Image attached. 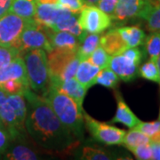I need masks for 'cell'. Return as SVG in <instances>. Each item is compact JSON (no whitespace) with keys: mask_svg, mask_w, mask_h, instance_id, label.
<instances>
[{"mask_svg":"<svg viewBox=\"0 0 160 160\" xmlns=\"http://www.w3.org/2000/svg\"><path fill=\"white\" fill-rule=\"evenodd\" d=\"M27 104L25 128L39 147L48 152H68L74 149L79 141L47 104L45 99L30 88L23 93Z\"/></svg>","mask_w":160,"mask_h":160,"instance_id":"6da1fadb","label":"cell"},{"mask_svg":"<svg viewBox=\"0 0 160 160\" xmlns=\"http://www.w3.org/2000/svg\"><path fill=\"white\" fill-rule=\"evenodd\" d=\"M41 96L45 99L58 118L69 129L74 137L79 142L83 140L85 121L82 114L83 111L80 110L77 103L52 83Z\"/></svg>","mask_w":160,"mask_h":160,"instance_id":"7a4b0ae2","label":"cell"},{"mask_svg":"<svg viewBox=\"0 0 160 160\" xmlns=\"http://www.w3.org/2000/svg\"><path fill=\"white\" fill-rule=\"evenodd\" d=\"M24 62L27 70L29 87L41 95L50 85V74L46 52L33 49L24 53Z\"/></svg>","mask_w":160,"mask_h":160,"instance_id":"3957f363","label":"cell"},{"mask_svg":"<svg viewBox=\"0 0 160 160\" xmlns=\"http://www.w3.org/2000/svg\"><path fill=\"white\" fill-rule=\"evenodd\" d=\"M50 79L66 80L75 78L80 61L77 52L53 49L48 53Z\"/></svg>","mask_w":160,"mask_h":160,"instance_id":"277c9868","label":"cell"},{"mask_svg":"<svg viewBox=\"0 0 160 160\" xmlns=\"http://www.w3.org/2000/svg\"><path fill=\"white\" fill-rule=\"evenodd\" d=\"M33 49H43L51 52L53 48L46 32V26L38 22L35 19H30L20 38L18 50L22 55L26 52Z\"/></svg>","mask_w":160,"mask_h":160,"instance_id":"5b68a950","label":"cell"},{"mask_svg":"<svg viewBox=\"0 0 160 160\" xmlns=\"http://www.w3.org/2000/svg\"><path fill=\"white\" fill-rule=\"evenodd\" d=\"M84 121L86 129L92 138L106 145H120L123 142L126 132L110 126L109 124L100 122L92 118L91 116L84 112Z\"/></svg>","mask_w":160,"mask_h":160,"instance_id":"8992f818","label":"cell"},{"mask_svg":"<svg viewBox=\"0 0 160 160\" xmlns=\"http://www.w3.org/2000/svg\"><path fill=\"white\" fill-rule=\"evenodd\" d=\"M30 19H23L12 12L0 18V46L18 49L20 38Z\"/></svg>","mask_w":160,"mask_h":160,"instance_id":"52a82bcc","label":"cell"},{"mask_svg":"<svg viewBox=\"0 0 160 160\" xmlns=\"http://www.w3.org/2000/svg\"><path fill=\"white\" fill-rule=\"evenodd\" d=\"M78 23L88 33L99 34L111 26L112 18L97 6L86 5L79 12Z\"/></svg>","mask_w":160,"mask_h":160,"instance_id":"ba28073f","label":"cell"},{"mask_svg":"<svg viewBox=\"0 0 160 160\" xmlns=\"http://www.w3.org/2000/svg\"><path fill=\"white\" fill-rule=\"evenodd\" d=\"M73 14L58 4H38L34 19L36 22L50 28L52 25L64 21Z\"/></svg>","mask_w":160,"mask_h":160,"instance_id":"9c48e42d","label":"cell"},{"mask_svg":"<svg viewBox=\"0 0 160 160\" xmlns=\"http://www.w3.org/2000/svg\"><path fill=\"white\" fill-rule=\"evenodd\" d=\"M7 93L0 89V118L7 132H9L12 140L16 138L22 137L23 134L21 132L18 126L16 116L12 105L7 100Z\"/></svg>","mask_w":160,"mask_h":160,"instance_id":"30bf717a","label":"cell"},{"mask_svg":"<svg viewBox=\"0 0 160 160\" xmlns=\"http://www.w3.org/2000/svg\"><path fill=\"white\" fill-rule=\"evenodd\" d=\"M50 83L57 86L58 89H60L61 91L71 98L77 103L80 110L83 111L82 106L87 89L83 85H81L78 80L74 78L66 80L50 79Z\"/></svg>","mask_w":160,"mask_h":160,"instance_id":"8fae6325","label":"cell"},{"mask_svg":"<svg viewBox=\"0 0 160 160\" xmlns=\"http://www.w3.org/2000/svg\"><path fill=\"white\" fill-rule=\"evenodd\" d=\"M109 68L126 82L134 79L139 71V65L132 62L122 53L111 56Z\"/></svg>","mask_w":160,"mask_h":160,"instance_id":"7c38bea8","label":"cell"},{"mask_svg":"<svg viewBox=\"0 0 160 160\" xmlns=\"http://www.w3.org/2000/svg\"><path fill=\"white\" fill-rule=\"evenodd\" d=\"M46 32L53 49L73 52H77L78 50L79 46V40L74 35L68 31L54 32L51 28L47 26H46Z\"/></svg>","mask_w":160,"mask_h":160,"instance_id":"4fadbf2b","label":"cell"},{"mask_svg":"<svg viewBox=\"0 0 160 160\" xmlns=\"http://www.w3.org/2000/svg\"><path fill=\"white\" fill-rule=\"evenodd\" d=\"M10 79L20 80L29 85L25 62L21 56L0 68V85Z\"/></svg>","mask_w":160,"mask_h":160,"instance_id":"5bb4252c","label":"cell"},{"mask_svg":"<svg viewBox=\"0 0 160 160\" xmlns=\"http://www.w3.org/2000/svg\"><path fill=\"white\" fill-rule=\"evenodd\" d=\"M146 0H118L112 20L120 22L139 15Z\"/></svg>","mask_w":160,"mask_h":160,"instance_id":"9a60e30c","label":"cell"},{"mask_svg":"<svg viewBox=\"0 0 160 160\" xmlns=\"http://www.w3.org/2000/svg\"><path fill=\"white\" fill-rule=\"evenodd\" d=\"M138 17L145 20L149 31L160 32V0H146Z\"/></svg>","mask_w":160,"mask_h":160,"instance_id":"2e32d148","label":"cell"},{"mask_svg":"<svg viewBox=\"0 0 160 160\" xmlns=\"http://www.w3.org/2000/svg\"><path fill=\"white\" fill-rule=\"evenodd\" d=\"M100 45L110 56L119 54L127 48V46L120 36L118 28L109 29L108 32L100 37Z\"/></svg>","mask_w":160,"mask_h":160,"instance_id":"e0dca14e","label":"cell"},{"mask_svg":"<svg viewBox=\"0 0 160 160\" xmlns=\"http://www.w3.org/2000/svg\"><path fill=\"white\" fill-rule=\"evenodd\" d=\"M100 70L101 69L96 65L92 64L90 61H81L78 64L75 78L86 89H89L96 84V78Z\"/></svg>","mask_w":160,"mask_h":160,"instance_id":"ac0fdd59","label":"cell"},{"mask_svg":"<svg viewBox=\"0 0 160 160\" xmlns=\"http://www.w3.org/2000/svg\"><path fill=\"white\" fill-rule=\"evenodd\" d=\"M118 108L115 117L111 119V123H122L129 128H133L141 122L132 111L119 93H117Z\"/></svg>","mask_w":160,"mask_h":160,"instance_id":"d6986e66","label":"cell"},{"mask_svg":"<svg viewBox=\"0 0 160 160\" xmlns=\"http://www.w3.org/2000/svg\"><path fill=\"white\" fill-rule=\"evenodd\" d=\"M50 28L54 32H57V31H68V32L71 33L72 35H74L75 37H77L78 39L79 40V42L86 37V35L88 34L87 31L82 29V28L80 27L79 23H78V13H74L72 16H70L68 19L52 25Z\"/></svg>","mask_w":160,"mask_h":160,"instance_id":"ffe728a7","label":"cell"},{"mask_svg":"<svg viewBox=\"0 0 160 160\" xmlns=\"http://www.w3.org/2000/svg\"><path fill=\"white\" fill-rule=\"evenodd\" d=\"M7 100L14 110L19 129L24 135L26 132L25 120H26V116H27V104H26L25 98H23V95H21V94H8Z\"/></svg>","mask_w":160,"mask_h":160,"instance_id":"44dd1931","label":"cell"},{"mask_svg":"<svg viewBox=\"0 0 160 160\" xmlns=\"http://www.w3.org/2000/svg\"><path fill=\"white\" fill-rule=\"evenodd\" d=\"M120 36L127 47H136L144 43L146 35L139 26H126L118 28Z\"/></svg>","mask_w":160,"mask_h":160,"instance_id":"7402d4cb","label":"cell"},{"mask_svg":"<svg viewBox=\"0 0 160 160\" xmlns=\"http://www.w3.org/2000/svg\"><path fill=\"white\" fill-rule=\"evenodd\" d=\"M37 6V0H13L9 12H12L23 19H33Z\"/></svg>","mask_w":160,"mask_h":160,"instance_id":"603a6c76","label":"cell"},{"mask_svg":"<svg viewBox=\"0 0 160 160\" xmlns=\"http://www.w3.org/2000/svg\"><path fill=\"white\" fill-rule=\"evenodd\" d=\"M100 45V36L94 33L87 34L79 42V46L77 50V56L79 61H85L90 57L91 53Z\"/></svg>","mask_w":160,"mask_h":160,"instance_id":"cb8c5ba5","label":"cell"},{"mask_svg":"<svg viewBox=\"0 0 160 160\" xmlns=\"http://www.w3.org/2000/svg\"><path fill=\"white\" fill-rule=\"evenodd\" d=\"M151 143V141L146 134L139 131L135 128H132V130L126 132V135L124 137L122 144L128 149L130 151L134 148H136L139 145Z\"/></svg>","mask_w":160,"mask_h":160,"instance_id":"d4e9b609","label":"cell"},{"mask_svg":"<svg viewBox=\"0 0 160 160\" xmlns=\"http://www.w3.org/2000/svg\"><path fill=\"white\" fill-rule=\"evenodd\" d=\"M6 159L12 160H36L38 159V156L35 153L33 149L25 145H16L9 151H6Z\"/></svg>","mask_w":160,"mask_h":160,"instance_id":"484cf974","label":"cell"},{"mask_svg":"<svg viewBox=\"0 0 160 160\" xmlns=\"http://www.w3.org/2000/svg\"><path fill=\"white\" fill-rule=\"evenodd\" d=\"M133 128L146 134L151 142L160 143V120L155 122H140Z\"/></svg>","mask_w":160,"mask_h":160,"instance_id":"4316f807","label":"cell"},{"mask_svg":"<svg viewBox=\"0 0 160 160\" xmlns=\"http://www.w3.org/2000/svg\"><path fill=\"white\" fill-rule=\"evenodd\" d=\"M145 48L149 59L157 62L160 53V32H152L145 38Z\"/></svg>","mask_w":160,"mask_h":160,"instance_id":"83f0119b","label":"cell"},{"mask_svg":"<svg viewBox=\"0 0 160 160\" xmlns=\"http://www.w3.org/2000/svg\"><path fill=\"white\" fill-rule=\"evenodd\" d=\"M118 82H119L118 76L109 68L101 69L96 78V84L102 85V86L108 88H116Z\"/></svg>","mask_w":160,"mask_h":160,"instance_id":"f1b7e54d","label":"cell"},{"mask_svg":"<svg viewBox=\"0 0 160 160\" xmlns=\"http://www.w3.org/2000/svg\"><path fill=\"white\" fill-rule=\"evenodd\" d=\"M110 59H111V56L103 49L102 46L99 45L97 48L92 52L90 57L87 60L102 69L109 68Z\"/></svg>","mask_w":160,"mask_h":160,"instance_id":"f546056e","label":"cell"},{"mask_svg":"<svg viewBox=\"0 0 160 160\" xmlns=\"http://www.w3.org/2000/svg\"><path fill=\"white\" fill-rule=\"evenodd\" d=\"M138 73L144 79L159 83V72L157 62L150 59L139 69Z\"/></svg>","mask_w":160,"mask_h":160,"instance_id":"4dcf8cb0","label":"cell"},{"mask_svg":"<svg viewBox=\"0 0 160 160\" xmlns=\"http://www.w3.org/2000/svg\"><path fill=\"white\" fill-rule=\"evenodd\" d=\"M30 88L29 85L17 79H10L0 85V89L7 94H21L23 95L26 89Z\"/></svg>","mask_w":160,"mask_h":160,"instance_id":"1f68e13d","label":"cell"},{"mask_svg":"<svg viewBox=\"0 0 160 160\" xmlns=\"http://www.w3.org/2000/svg\"><path fill=\"white\" fill-rule=\"evenodd\" d=\"M19 56H22V54L15 47H5L0 46V68Z\"/></svg>","mask_w":160,"mask_h":160,"instance_id":"d6a6232c","label":"cell"},{"mask_svg":"<svg viewBox=\"0 0 160 160\" xmlns=\"http://www.w3.org/2000/svg\"><path fill=\"white\" fill-rule=\"evenodd\" d=\"M81 159L88 160H108L110 159L109 155L106 154L101 149H95L92 147H85L81 155Z\"/></svg>","mask_w":160,"mask_h":160,"instance_id":"836d02e7","label":"cell"},{"mask_svg":"<svg viewBox=\"0 0 160 160\" xmlns=\"http://www.w3.org/2000/svg\"><path fill=\"white\" fill-rule=\"evenodd\" d=\"M58 5L68 9L73 13L79 14L81 10L86 6L85 0H58Z\"/></svg>","mask_w":160,"mask_h":160,"instance_id":"e575fe53","label":"cell"},{"mask_svg":"<svg viewBox=\"0 0 160 160\" xmlns=\"http://www.w3.org/2000/svg\"><path fill=\"white\" fill-rule=\"evenodd\" d=\"M137 159L149 160L152 159V147L151 143L142 144L131 150Z\"/></svg>","mask_w":160,"mask_h":160,"instance_id":"d590c367","label":"cell"},{"mask_svg":"<svg viewBox=\"0 0 160 160\" xmlns=\"http://www.w3.org/2000/svg\"><path fill=\"white\" fill-rule=\"evenodd\" d=\"M124 56L127 58L129 61H131L132 62H133L134 64H137L139 65L141 62H142V52L141 49L136 47H127L126 50L121 52Z\"/></svg>","mask_w":160,"mask_h":160,"instance_id":"8d00e7d4","label":"cell"},{"mask_svg":"<svg viewBox=\"0 0 160 160\" xmlns=\"http://www.w3.org/2000/svg\"><path fill=\"white\" fill-rule=\"evenodd\" d=\"M118 2V0H99L96 6L98 8H100L102 11L109 14L112 18Z\"/></svg>","mask_w":160,"mask_h":160,"instance_id":"74e56055","label":"cell"},{"mask_svg":"<svg viewBox=\"0 0 160 160\" xmlns=\"http://www.w3.org/2000/svg\"><path fill=\"white\" fill-rule=\"evenodd\" d=\"M12 137L6 129L0 128V157L6 154L10 145Z\"/></svg>","mask_w":160,"mask_h":160,"instance_id":"f35d334b","label":"cell"},{"mask_svg":"<svg viewBox=\"0 0 160 160\" xmlns=\"http://www.w3.org/2000/svg\"><path fill=\"white\" fill-rule=\"evenodd\" d=\"M13 0H0V18L9 12Z\"/></svg>","mask_w":160,"mask_h":160,"instance_id":"ab89813d","label":"cell"},{"mask_svg":"<svg viewBox=\"0 0 160 160\" xmlns=\"http://www.w3.org/2000/svg\"><path fill=\"white\" fill-rule=\"evenodd\" d=\"M152 147V159L160 160V149L158 143L151 142Z\"/></svg>","mask_w":160,"mask_h":160,"instance_id":"60d3db41","label":"cell"},{"mask_svg":"<svg viewBox=\"0 0 160 160\" xmlns=\"http://www.w3.org/2000/svg\"><path fill=\"white\" fill-rule=\"evenodd\" d=\"M38 4H58V0H37Z\"/></svg>","mask_w":160,"mask_h":160,"instance_id":"b9f144b4","label":"cell"},{"mask_svg":"<svg viewBox=\"0 0 160 160\" xmlns=\"http://www.w3.org/2000/svg\"><path fill=\"white\" fill-rule=\"evenodd\" d=\"M86 5H90V6H96L99 0H85Z\"/></svg>","mask_w":160,"mask_h":160,"instance_id":"7bdbcfd3","label":"cell"},{"mask_svg":"<svg viewBox=\"0 0 160 160\" xmlns=\"http://www.w3.org/2000/svg\"><path fill=\"white\" fill-rule=\"evenodd\" d=\"M157 65H158V72H159V84H160V53L157 60Z\"/></svg>","mask_w":160,"mask_h":160,"instance_id":"ee69618b","label":"cell"},{"mask_svg":"<svg viewBox=\"0 0 160 160\" xmlns=\"http://www.w3.org/2000/svg\"><path fill=\"white\" fill-rule=\"evenodd\" d=\"M0 128H3V129H6V127H5V126H4V124H3V122H2V120H1V118H0ZM7 131V130H6Z\"/></svg>","mask_w":160,"mask_h":160,"instance_id":"f6af8a7d","label":"cell"},{"mask_svg":"<svg viewBox=\"0 0 160 160\" xmlns=\"http://www.w3.org/2000/svg\"><path fill=\"white\" fill-rule=\"evenodd\" d=\"M158 118H159V120H160V110H159V117H158Z\"/></svg>","mask_w":160,"mask_h":160,"instance_id":"bcb514c9","label":"cell"},{"mask_svg":"<svg viewBox=\"0 0 160 160\" xmlns=\"http://www.w3.org/2000/svg\"><path fill=\"white\" fill-rule=\"evenodd\" d=\"M158 147H159V149H160V143H158Z\"/></svg>","mask_w":160,"mask_h":160,"instance_id":"7dc6e473","label":"cell"}]
</instances>
